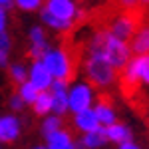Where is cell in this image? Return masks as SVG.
I'll use <instances>...</instances> for the list:
<instances>
[{"instance_id": "6da1fadb", "label": "cell", "mask_w": 149, "mask_h": 149, "mask_svg": "<svg viewBox=\"0 0 149 149\" xmlns=\"http://www.w3.org/2000/svg\"><path fill=\"white\" fill-rule=\"evenodd\" d=\"M90 52L92 56H100L103 58L111 68L115 70H125V66L129 64V48L127 44L115 40L111 34L107 32H97L95 38L90 44Z\"/></svg>"}, {"instance_id": "7a4b0ae2", "label": "cell", "mask_w": 149, "mask_h": 149, "mask_svg": "<svg viewBox=\"0 0 149 149\" xmlns=\"http://www.w3.org/2000/svg\"><path fill=\"white\" fill-rule=\"evenodd\" d=\"M113 72L115 70L100 56H90L88 64H86V74L93 88H105L107 84H111Z\"/></svg>"}, {"instance_id": "3957f363", "label": "cell", "mask_w": 149, "mask_h": 149, "mask_svg": "<svg viewBox=\"0 0 149 149\" xmlns=\"http://www.w3.org/2000/svg\"><path fill=\"white\" fill-rule=\"evenodd\" d=\"M42 64L46 66V70L50 72V76H56V80H62V81H72L76 76L70 68V62L68 58L64 56L60 50L58 52H46V56L42 58Z\"/></svg>"}, {"instance_id": "277c9868", "label": "cell", "mask_w": 149, "mask_h": 149, "mask_svg": "<svg viewBox=\"0 0 149 149\" xmlns=\"http://www.w3.org/2000/svg\"><path fill=\"white\" fill-rule=\"evenodd\" d=\"M44 10L48 14H52L54 18H58V20L70 22L74 18V14H76V6H74L72 0H48Z\"/></svg>"}, {"instance_id": "5b68a950", "label": "cell", "mask_w": 149, "mask_h": 149, "mask_svg": "<svg viewBox=\"0 0 149 149\" xmlns=\"http://www.w3.org/2000/svg\"><path fill=\"white\" fill-rule=\"evenodd\" d=\"M127 78L137 81H147L149 84V56H137L133 58L123 70Z\"/></svg>"}, {"instance_id": "8992f818", "label": "cell", "mask_w": 149, "mask_h": 149, "mask_svg": "<svg viewBox=\"0 0 149 149\" xmlns=\"http://www.w3.org/2000/svg\"><path fill=\"white\" fill-rule=\"evenodd\" d=\"M90 103H92V93L88 86H78L68 95V107H72V111H76V113L90 109Z\"/></svg>"}, {"instance_id": "52a82bcc", "label": "cell", "mask_w": 149, "mask_h": 149, "mask_svg": "<svg viewBox=\"0 0 149 149\" xmlns=\"http://www.w3.org/2000/svg\"><path fill=\"white\" fill-rule=\"evenodd\" d=\"M97 107H95V117H97V121L103 123V125H111L115 119V113H113V107H111V97L107 95V93H100V97H97Z\"/></svg>"}, {"instance_id": "ba28073f", "label": "cell", "mask_w": 149, "mask_h": 149, "mask_svg": "<svg viewBox=\"0 0 149 149\" xmlns=\"http://www.w3.org/2000/svg\"><path fill=\"white\" fill-rule=\"evenodd\" d=\"M52 109H56V113H66V109H68L66 81L62 80H56L52 84Z\"/></svg>"}, {"instance_id": "9c48e42d", "label": "cell", "mask_w": 149, "mask_h": 149, "mask_svg": "<svg viewBox=\"0 0 149 149\" xmlns=\"http://www.w3.org/2000/svg\"><path fill=\"white\" fill-rule=\"evenodd\" d=\"M18 133H20V123L16 117H10V115L0 117V141L10 143L18 137Z\"/></svg>"}, {"instance_id": "30bf717a", "label": "cell", "mask_w": 149, "mask_h": 149, "mask_svg": "<svg viewBox=\"0 0 149 149\" xmlns=\"http://www.w3.org/2000/svg\"><path fill=\"white\" fill-rule=\"evenodd\" d=\"M32 80H30V84L34 86V88H38L40 92H46V88H50L52 86V76H50V72L46 70V66L42 64V62H36L34 68H32Z\"/></svg>"}, {"instance_id": "8fae6325", "label": "cell", "mask_w": 149, "mask_h": 149, "mask_svg": "<svg viewBox=\"0 0 149 149\" xmlns=\"http://www.w3.org/2000/svg\"><path fill=\"white\" fill-rule=\"evenodd\" d=\"M76 125L80 127L81 131H86V133H92L95 131L97 127H100V121H97V117L93 113L92 109H86V111H80V113H76Z\"/></svg>"}, {"instance_id": "7c38bea8", "label": "cell", "mask_w": 149, "mask_h": 149, "mask_svg": "<svg viewBox=\"0 0 149 149\" xmlns=\"http://www.w3.org/2000/svg\"><path fill=\"white\" fill-rule=\"evenodd\" d=\"M48 149H74L70 133L64 129H58L54 133H50L48 135Z\"/></svg>"}, {"instance_id": "4fadbf2b", "label": "cell", "mask_w": 149, "mask_h": 149, "mask_svg": "<svg viewBox=\"0 0 149 149\" xmlns=\"http://www.w3.org/2000/svg\"><path fill=\"white\" fill-rule=\"evenodd\" d=\"M131 52L137 56H145L149 52V26L141 28L137 34L131 38Z\"/></svg>"}, {"instance_id": "5bb4252c", "label": "cell", "mask_w": 149, "mask_h": 149, "mask_svg": "<svg viewBox=\"0 0 149 149\" xmlns=\"http://www.w3.org/2000/svg\"><path fill=\"white\" fill-rule=\"evenodd\" d=\"M105 137H107V141H115V143H127V141H131V131H129L125 125L111 123V125L105 127Z\"/></svg>"}, {"instance_id": "9a60e30c", "label": "cell", "mask_w": 149, "mask_h": 149, "mask_svg": "<svg viewBox=\"0 0 149 149\" xmlns=\"http://www.w3.org/2000/svg\"><path fill=\"white\" fill-rule=\"evenodd\" d=\"M105 141H107V137H105V129H103V127H97V129L92 131V133H86L81 145L88 147V149H95V147H102Z\"/></svg>"}, {"instance_id": "2e32d148", "label": "cell", "mask_w": 149, "mask_h": 149, "mask_svg": "<svg viewBox=\"0 0 149 149\" xmlns=\"http://www.w3.org/2000/svg\"><path fill=\"white\" fill-rule=\"evenodd\" d=\"M50 109H52V93L40 92V95L36 97V102H34V111L38 115H44V113H48Z\"/></svg>"}, {"instance_id": "e0dca14e", "label": "cell", "mask_w": 149, "mask_h": 149, "mask_svg": "<svg viewBox=\"0 0 149 149\" xmlns=\"http://www.w3.org/2000/svg\"><path fill=\"white\" fill-rule=\"evenodd\" d=\"M38 95H40V90H38V88H34L30 81H24L22 86H20V100H22V102L34 103Z\"/></svg>"}, {"instance_id": "ac0fdd59", "label": "cell", "mask_w": 149, "mask_h": 149, "mask_svg": "<svg viewBox=\"0 0 149 149\" xmlns=\"http://www.w3.org/2000/svg\"><path fill=\"white\" fill-rule=\"evenodd\" d=\"M62 127V119L60 117H50V119H46L44 121V125H42V131H44V135H50V133H54V131H58Z\"/></svg>"}, {"instance_id": "d6986e66", "label": "cell", "mask_w": 149, "mask_h": 149, "mask_svg": "<svg viewBox=\"0 0 149 149\" xmlns=\"http://www.w3.org/2000/svg\"><path fill=\"white\" fill-rule=\"evenodd\" d=\"M42 18H44V22L50 24V26H54V28H62V30H68L70 24L72 22H64V20H58V18H54L52 14H48L46 10L42 12Z\"/></svg>"}, {"instance_id": "ffe728a7", "label": "cell", "mask_w": 149, "mask_h": 149, "mask_svg": "<svg viewBox=\"0 0 149 149\" xmlns=\"http://www.w3.org/2000/svg\"><path fill=\"white\" fill-rule=\"evenodd\" d=\"M10 74H12V78H14V81H18L20 86L26 81V72H24L22 66H12V68H10Z\"/></svg>"}, {"instance_id": "44dd1931", "label": "cell", "mask_w": 149, "mask_h": 149, "mask_svg": "<svg viewBox=\"0 0 149 149\" xmlns=\"http://www.w3.org/2000/svg\"><path fill=\"white\" fill-rule=\"evenodd\" d=\"M16 4H18L22 10H36V8L42 4V0H16Z\"/></svg>"}, {"instance_id": "7402d4cb", "label": "cell", "mask_w": 149, "mask_h": 149, "mask_svg": "<svg viewBox=\"0 0 149 149\" xmlns=\"http://www.w3.org/2000/svg\"><path fill=\"white\" fill-rule=\"evenodd\" d=\"M32 40H34V46H42V44H46V40H44V32H42L40 28H34V30H32Z\"/></svg>"}, {"instance_id": "603a6c76", "label": "cell", "mask_w": 149, "mask_h": 149, "mask_svg": "<svg viewBox=\"0 0 149 149\" xmlns=\"http://www.w3.org/2000/svg\"><path fill=\"white\" fill-rule=\"evenodd\" d=\"M8 46H10V40H8V36L4 34H0V54H6L8 52Z\"/></svg>"}, {"instance_id": "cb8c5ba5", "label": "cell", "mask_w": 149, "mask_h": 149, "mask_svg": "<svg viewBox=\"0 0 149 149\" xmlns=\"http://www.w3.org/2000/svg\"><path fill=\"white\" fill-rule=\"evenodd\" d=\"M22 100H20V95H14V97H12V102H10V105L12 107H14V109H20V107H22Z\"/></svg>"}, {"instance_id": "d4e9b609", "label": "cell", "mask_w": 149, "mask_h": 149, "mask_svg": "<svg viewBox=\"0 0 149 149\" xmlns=\"http://www.w3.org/2000/svg\"><path fill=\"white\" fill-rule=\"evenodd\" d=\"M4 24H6V14H4V8H0V34L4 30Z\"/></svg>"}, {"instance_id": "484cf974", "label": "cell", "mask_w": 149, "mask_h": 149, "mask_svg": "<svg viewBox=\"0 0 149 149\" xmlns=\"http://www.w3.org/2000/svg\"><path fill=\"white\" fill-rule=\"evenodd\" d=\"M119 149H139L135 143H131V141H127V143H121V147Z\"/></svg>"}, {"instance_id": "4316f807", "label": "cell", "mask_w": 149, "mask_h": 149, "mask_svg": "<svg viewBox=\"0 0 149 149\" xmlns=\"http://www.w3.org/2000/svg\"><path fill=\"white\" fill-rule=\"evenodd\" d=\"M12 0H0V8H4V6H10Z\"/></svg>"}, {"instance_id": "83f0119b", "label": "cell", "mask_w": 149, "mask_h": 149, "mask_svg": "<svg viewBox=\"0 0 149 149\" xmlns=\"http://www.w3.org/2000/svg\"><path fill=\"white\" fill-rule=\"evenodd\" d=\"M6 62V54H0V64H4Z\"/></svg>"}, {"instance_id": "f1b7e54d", "label": "cell", "mask_w": 149, "mask_h": 149, "mask_svg": "<svg viewBox=\"0 0 149 149\" xmlns=\"http://www.w3.org/2000/svg\"><path fill=\"white\" fill-rule=\"evenodd\" d=\"M139 2H143L145 6H149V0H139Z\"/></svg>"}, {"instance_id": "f546056e", "label": "cell", "mask_w": 149, "mask_h": 149, "mask_svg": "<svg viewBox=\"0 0 149 149\" xmlns=\"http://www.w3.org/2000/svg\"><path fill=\"white\" fill-rule=\"evenodd\" d=\"M34 149H44V147H34Z\"/></svg>"}]
</instances>
